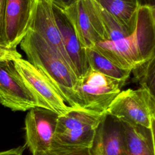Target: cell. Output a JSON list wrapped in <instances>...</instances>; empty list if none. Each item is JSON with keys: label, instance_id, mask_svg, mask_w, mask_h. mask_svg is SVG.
I'll return each instance as SVG.
<instances>
[{"label": "cell", "instance_id": "1", "mask_svg": "<svg viewBox=\"0 0 155 155\" xmlns=\"http://www.w3.org/2000/svg\"><path fill=\"white\" fill-rule=\"evenodd\" d=\"M91 48L119 68L131 71L155 54V7H139L134 30L129 36Z\"/></svg>", "mask_w": 155, "mask_h": 155}, {"label": "cell", "instance_id": "2", "mask_svg": "<svg viewBox=\"0 0 155 155\" xmlns=\"http://www.w3.org/2000/svg\"><path fill=\"white\" fill-rule=\"evenodd\" d=\"M19 45L27 61L48 79L65 102L70 107L79 108L74 91L78 78L65 59L44 39L30 29Z\"/></svg>", "mask_w": 155, "mask_h": 155}, {"label": "cell", "instance_id": "3", "mask_svg": "<svg viewBox=\"0 0 155 155\" xmlns=\"http://www.w3.org/2000/svg\"><path fill=\"white\" fill-rule=\"evenodd\" d=\"M104 114L71 108L59 116L53 143L67 147L89 148Z\"/></svg>", "mask_w": 155, "mask_h": 155}, {"label": "cell", "instance_id": "4", "mask_svg": "<svg viewBox=\"0 0 155 155\" xmlns=\"http://www.w3.org/2000/svg\"><path fill=\"white\" fill-rule=\"evenodd\" d=\"M124 84L90 68L82 78L78 79L74 87L79 108L106 113Z\"/></svg>", "mask_w": 155, "mask_h": 155}, {"label": "cell", "instance_id": "5", "mask_svg": "<svg viewBox=\"0 0 155 155\" xmlns=\"http://www.w3.org/2000/svg\"><path fill=\"white\" fill-rule=\"evenodd\" d=\"M107 113L127 123L154 128L155 96L143 88L121 91Z\"/></svg>", "mask_w": 155, "mask_h": 155}, {"label": "cell", "instance_id": "6", "mask_svg": "<svg viewBox=\"0 0 155 155\" xmlns=\"http://www.w3.org/2000/svg\"><path fill=\"white\" fill-rule=\"evenodd\" d=\"M24 84L37 99L40 107L62 115L72 107L65 101L48 79L33 65L22 57L13 61Z\"/></svg>", "mask_w": 155, "mask_h": 155}, {"label": "cell", "instance_id": "7", "mask_svg": "<svg viewBox=\"0 0 155 155\" xmlns=\"http://www.w3.org/2000/svg\"><path fill=\"white\" fill-rule=\"evenodd\" d=\"M0 104L13 111H25L40 107L12 60L0 61Z\"/></svg>", "mask_w": 155, "mask_h": 155}, {"label": "cell", "instance_id": "8", "mask_svg": "<svg viewBox=\"0 0 155 155\" xmlns=\"http://www.w3.org/2000/svg\"><path fill=\"white\" fill-rule=\"evenodd\" d=\"M71 19L78 37L85 48L107 41L95 0H78L64 10Z\"/></svg>", "mask_w": 155, "mask_h": 155}, {"label": "cell", "instance_id": "9", "mask_svg": "<svg viewBox=\"0 0 155 155\" xmlns=\"http://www.w3.org/2000/svg\"><path fill=\"white\" fill-rule=\"evenodd\" d=\"M25 118V146L33 154L49 149L53 143L59 114L36 107L28 110Z\"/></svg>", "mask_w": 155, "mask_h": 155}, {"label": "cell", "instance_id": "10", "mask_svg": "<svg viewBox=\"0 0 155 155\" xmlns=\"http://www.w3.org/2000/svg\"><path fill=\"white\" fill-rule=\"evenodd\" d=\"M28 29L44 39L72 68L65 50L53 5L46 0H35Z\"/></svg>", "mask_w": 155, "mask_h": 155}, {"label": "cell", "instance_id": "11", "mask_svg": "<svg viewBox=\"0 0 155 155\" xmlns=\"http://www.w3.org/2000/svg\"><path fill=\"white\" fill-rule=\"evenodd\" d=\"M55 19L59 30L65 50L78 79L82 78L90 68L86 48L81 42L73 23L64 10L53 5Z\"/></svg>", "mask_w": 155, "mask_h": 155}, {"label": "cell", "instance_id": "12", "mask_svg": "<svg viewBox=\"0 0 155 155\" xmlns=\"http://www.w3.org/2000/svg\"><path fill=\"white\" fill-rule=\"evenodd\" d=\"M35 0H6L5 45L16 49L29 27Z\"/></svg>", "mask_w": 155, "mask_h": 155}, {"label": "cell", "instance_id": "13", "mask_svg": "<svg viewBox=\"0 0 155 155\" xmlns=\"http://www.w3.org/2000/svg\"><path fill=\"white\" fill-rule=\"evenodd\" d=\"M88 150L90 155H125L124 131L120 120L105 113Z\"/></svg>", "mask_w": 155, "mask_h": 155}, {"label": "cell", "instance_id": "14", "mask_svg": "<svg viewBox=\"0 0 155 155\" xmlns=\"http://www.w3.org/2000/svg\"><path fill=\"white\" fill-rule=\"evenodd\" d=\"M120 122L124 131L125 155H155L154 128Z\"/></svg>", "mask_w": 155, "mask_h": 155}, {"label": "cell", "instance_id": "15", "mask_svg": "<svg viewBox=\"0 0 155 155\" xmlns=\"http://www.w3.org/2000/svg\"><path fill=\"white\" fill-rule=\"evenodd\" d=\"M123 25L131 31L136 26L139 7L136 0H95Z\"/></svg>", "mask_w": 155, "mask_h": 155}, {"label": "cell", "instance_id": "16", "mask_svg": "<svg viewBox=\"0 0 155 155\" xmlns=\"http://www.w3.org/2000/svg\"><path fill=\"white\" fill-rule=\"evenodd\" d=\"M86 54L90 68L109 78L125 83L131 73V70L119 68L93 48H87Z\"/></svg>", "mask_w": 155, "mask_h": 155}, {"label": "cell", "instance_id": "17", "mask_svg": "<svg viewBox=\"0 0 155 155\" xmlns=\"http://www.w3.org/2000/svg\"><path fill=\"white\" fill-rule=\"evenodd\" d=\"M96 4L105 31L107 41H117L129 36L133 32V31L123 25L111 14L97 4L96 1Z\"/></svg>", "mask_w": 155, "mask_h": 155}, {"label": "cell", "instance_id": "18", "mask_svg": "<svg viewBox=\"0 0 155 155\" xmlns=\"http://www.w3.org/2000/svg\"><path fill=\"white\" fill-rule=\"evenodd\" d=\"M131 73L133 74V82L137 83L140 87L147 89L155 96V54L134 68Z\"/></svg>", "mask_w": 155, "mask_h": 155}, {"label": "cell", "instance_id": "19", "mask_svg": "<svg viewBox=\"0 0 155 155\" xmlns=\"http://www.w3.org/2000/svg\"><path fill=\"white\" fill-rule=\"evenodd\" d=\"M32 155H90V153L88 148L67 147L53 143L49 149L34 153Z\"/></svg>", "mask_w": 155, "mask_h": 155}, {"label": "cell", "instance_id": "20", "mask_svg": "<svg viewBox=\"0 0 155 155\" xmlns=\"http://www.w3.org/2000/svg\"><path fill=\"white\" fill-rule=\"evenodd\" d=\"M21 57V54L17 51L16 49L10 48L4 45L0 44V61H13L15 59Z\"/></svg>", "mask_w": 155, "mask_h": 155}, {"label": "cell", "instance_id": "21", "mask_svg": "<svg viewBox=\"0 0 155 155\" xmlns=\"http://www.w3.org/2000/svg\"><path fill=\"white\" fill-rule=\"evenodd\" d=\"M6 0H0V44L5 45L4 16Z\"/></svg>", "mask_w": 155, "mask_h": 155}, {"label": "cell", "instance_id": "22", "mask_svg": "<svg viewBox=\"0 0 155 155\" xmlns=\"http://www.w3.org/2000/svg\"><path fill=\"white\" fill-rule=\"evenodd\" d=\"M50 2L53 5L65 10L73 5L78 0H46Z\"/></svg>", "mask_w": 155, "mask_h": 155}, {"label": "cell", "instance_id": "23", "mask_svg": "<svg viewBox=\"0 0 155 155\" xmlns=\"http://www.w3.org/2000/svg\"><path fill=\"white\" fill-rule=\"evenodd\" d=\"M26 146H19L8 150L0 151V155H22Z\"/></svg>", "mask_w": 155, "mask_h": 155}, {"label": "cell", "instance_id": "24", "mask_svg": "<svg viewBox=\"0 0 155 155\" xmlns=\"http://www.w3.org/2000/svg\"><path fill=\"white\" fill-rule=\"evenodd\" d=\"M137 2L139 7L148 6L151 7H155L154 0H137Z\"/></svg>", "mask_w": 155, "mask_h": 155}, {"label": "cell", "instance_id": "25", "mask_svg": "<svg viewBox=\"0 0 155 155\" xmlns=\"http://www.w3.org/2000/svg\"><path fill=\"white\" fill-rule=\"evenodd\" d=\"M136 1H137V0H136Z\"/></svg>", "mask_w": 155, "mask_h": 155}]
</instances>
